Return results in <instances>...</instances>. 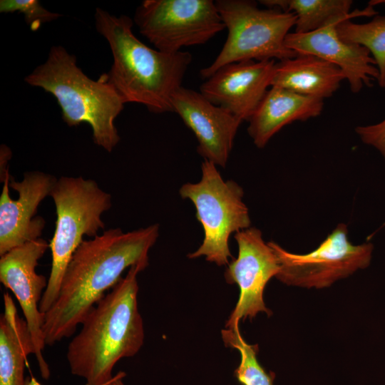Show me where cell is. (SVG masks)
Here are the masks:
<instances>
[{
    "label": "cell",
    "instance_id": "cell-9",
    "mask_svg": "<svg viewBox=\"0 0 385 385\" xmlns=\"http://www.w3.org/2000/svg\"><path fill=\"white\" fill-rule=\"evenodd\" d=\"M268 244L279 265L275 277L287 285L309 289L328 287L366 268L374 250L371 242L353 245L344 223L339 224L318 247L307 254L288 252L274 242Z\"/></svg>",
    "mask_w": 385,
    "mask_h": 385
},
{
    "label": "cell",
    "instance_id": "cell-12",
    "mask_svg": "<svg viewBox=\"0 0 385 385\" xmlns=\"http://www.w3.org/2000/svg\"><path fill=\"white\" fill-rule=\"evenodd\" d=\"M0 256L24 243L40 238L45 220L34 217L41 202L51 195L56 178L41 171H29L17 182L9 168L1 174Z\"/></svg>",
    "mask_w": 385,
    "mask_h": 385
},
{
    "label": "cell",
    "instance_id": "cell-6",
    "mask_svg": "<svg viewBox=\"0 0 385 385\" xmlns=\"http://www.w3.org/2000/svg\"><path fill=\"white\" fill-rule=\"evenodd\" d=\"M215 4L227 38L213 62L200 71L202 78H209L217 69L232 63L282 61L297 56L284 43L295 25L294 13L260 9L248 0H217Z\"/></svg>",
    "mask_w": 385,
    "mask_h": 385
},
{
    "label": "cell",
    "instance_id": "cell-8",
    "mask_svg": "<svg viewBox=\"0 0 385 385\" xmlns=\"http://www.w3.org/2000/svg\"><path fill=\"white\" fill-rule=\"evenodd\" d=\"M133 22L155 49L168 53L204 44L225 29L212 0H144Z\"/></svg>",
    "mask_w": 385,
    "mask_h": 385
},
{
    "label": "cell",
    "instance_id": "cell-5",
    "mask_svg": "<svg viewBox=\"0 0 385 385\" xmlns=\"http://www.w3.org/2000/svg\"><path fill=\"white\" fill-rule=\"evenodd\" d=\"M56 211V228L49 243L51 269L39 309L46 313L56 302L68 265L84 235L95 237L105 224L102 214L112 206L111 195L91 179L62 176L50 195Z\"/></svg>",
    "mask_w": 385,
    "mask_h": 385
},
{
    "label": "cell",
    "instance_id": "cell-2",
    "mask_svg": "<svg viewBox=\"0 0 385 385\" xmlns=\"http://www.w3.org/2000/svg\"><path fill=\"white\" fill-rule=\"evenodd\" d=\"M132 266L124 278L105 294L81 323L80 332L70 342L66 358L72 374L89 385L111 382L113 369L123 358L140 349L144 328L138 306V274Z\"/></svg>",
    "mask_w": 385,
    "mask_h": 385
},
{
    "label": "cell",
    "instance_id": "cell-19",
    "mask_svg": "<svg viewBox=\"0 0 385 385\" xmlns=\"http://www.w3.org/2000/svg\"><path fill=\"white\" fill-rule=\"evenodd\" d=\"M267 8L294 13L295 33L305 34L319 29L337 19L376 15L371 6L350 14L351 0H262Z\"/></svg>",
    "mask_w": 385,
    "mask_h": 385
},
{
    "label": "cell",
    "instance_id": "cell-7",
    "mask_svg": "<svg viewBox=\"0 0 385 385\" xmlns=\"http://www.w3.org/2000/svg\"><path fill=\"white\" fill-rule=\"evenodd\" d=\"M201 169L198 183H185L180 189V196L193 202L196 218L204 230L202 245L188 257L205 256L207 261L225 265L232 257L230 235L250 227L249 210L242 201L243 190L237 183L225 181L215 165L208 160H204Z\"/></svg>",
    "mask_w": 385,
    "mask_h": 385
},
{
    "label": "cell",
    "instance_id": "cell-17",
    "mask_svg": "<svg viewBox=\"0 0 385 385\" xmlns=\"http://www.w3.org/2000/svg\"><path fill=\"white\" fill-rule=\"evenodd\" d=\"M345 79L334 64L312 55H297L276 62L271 87L324 100L339 88Z\"/></svg>",
    "mask_w": 385,
    "mask_h": 385
},
{
    "label": "cell",
    "instance_id": "cell-25",
    "mask_svg": "<svg viewBox=\"0 0 385 385\" xmlns=\"http://www.w3.org/2000/svg\"><path fill=\"white\" fill-rule=\"evenodd\" d=\"M113 379H114V377H113ZM111 382H110L108 384H103V385H109ZM26 385H42V384H41L34 376H29L26 377ZM85 385H89V384H86Z\"/></svg>",
    "mask_w": 385,
    "mask_h": 385
},
{
    "label": "cell",
    "instance_id": "cell-1",
    "mask_svg": "<svg viewBox=\"0 0 385 385\" xmlns=\"http://www.w3.org/2000/svg\"><path fill=\"white\" fill-rule=\"evenodd\" d=\"M158 235L159 226L155 224L128 232L109 229L83 240L68 265L56 302L44 314L46 345L72 336L106 291L121 279L125 269L136 265L145 270Z\"/></svg>",
    "mask_w": 385,
    "mask_h": 385
},
{
    "label": "cell",
    "instance_id": "cell-14",
    "mask_svg": "<svg viewBox=\"0 0 385 385\" xmlns=\"http://www.w3.org/2000/svg\"><path fill=\"white\" fill-rule=\"evenodd\" d=\"M172 106L195 134L197 153L215 165L225 167L242 120L210 102L200 92L183 86L174 93Z\"/></svg>",
    "mask_w": 385,
    "mask_h": 385
},
{
    "label": "cell",
    "instance_id": "cell-20",
    "mask_svg": "<svg viewBox=\"0 0 385 385\" xmlns=\"http://www.w3.org/2000/svg\"><path fill=\"white\" fill-rule=\"evenodd\" d=\"M339 36L348 42L366 47L374 59L379 72L378 83L385 88V16L375 15L367 23L356 24L350 19L340 21L336 26Z\"/></svg>",
    "mask_w": 385,
    "mask_h": 385
},
{
    "label": "cell",
    "instance_id": "cell-21",
    "mask_svg": "<svg viewBox=\"0 0 385 385\" xmlns=\"http://www.w3.org/2000/svg\"><path fill=\"white\" fill-rule=\"evenodd\" d=\"M222 337L225 346L237 349L241 356L235 376L242 385H273L274 376L268 374L258 362L257 345L248 344L242 337L239 325L223 329Z\"/></svg>",
    "mask_w": 385,
    "mask_h": 385
},
{
    "label": "cell",
    "instance_id": "cell-13",
    "mask_svg": "<svg viewBox=\"0 0 385 385\" xmlns=\"http://www.w3.org/2000/svg\"><path fill=\"white\" fill-rule=\"evenodd\" d=\"M275 63L267 60L225 65L206 79L200 92L240 120H248L271 87Z\"/></svg>",
    "mask_w": 385,
    "mask_h": 385
},
{
    "label": "cell",
    "instance_id": "cell-24",
    "mask_svg": "<svg viewBox=\"0 0 385 385\" xmlns=\"http://www.w3.org/2000/svg\"><path fill=\"white\" fill-rule=\"evenodd\" d=\"M126 376L124 371H119L115 376L113 381L109 385H125L123 379Z\"/></svg>",
    "mask_w": 385,
    "mask_h": 385
},
{
    "label": "cell",
    "instance_id": "cell-18",
    "mask_svg": "<svg viewBox=\"0 0 385 385\" xmlns=\"http://www.w3.org/2000/svg\"><path fill=\"white\" fill-rule=\"evenodd\" d=\"M31 354L35 349L26 322L6 292L0 318V385H26L24 369Z\"/></svg>",
    "mask_w": 385,
    "mask_h": 385
},
{
    "label": "cell",
    "instance_id": "cell-3",
    "mask_svg": "<svg viewBox=\"0 0 385 385\" xmlns=\"http://www.w3.org/2000/svg\"><path fill=\"white\" fill-rule=\"evenodd\" d=\"M94 19L113 56L105 77L125 104L140 103L155 113L173 112L172 97L182 86L191 53H168L148 46L134 35L133 20L126 15L117 16L96 8Z\"/></svg>",
    "mask_w": 385,
    "mask_h": 385
},
{
    "label": "cell",
    "instance_id": "cell-4",
    "mask_svg": "<svg viewBox=\"0 0 385 385\" xmlns=\"http://www.w3.org/2000/svg\"><path fill=\"white\" fill-rule=\"evenodd\" d=\"M25 82L51 94L71 127L89 124L96 145L108 153L120 141L115 120L125 103L102 73L97 80L86 76L76 57L62 46H53L46 60L24 78Z\"/></svg>",
    "mask_w": 385,
    "mask_h": 385
},
{
    "label": "cell",
    "instance_id": "cell-16",
    "mask_svg": "<svg viewBox=\"0 0 385 385\" xmlns=\"http://www.w3.org/2000/svg\"><path fill=\"white\" fill-rule=\"evenodd\" d=\"M324 100L272 86L247 120V131L255 145L264 148L284 126L319 116Z\"/></svg>",
    "mask_w": 385,
    "mask_h": 385
},
{
    "label": "cell",
    "instance_id": "cell-23",
    "mask_svg": "<svg viewBox=\"0 0 385 385\" xmlns=\"http://www.w3.org/2000/svg\"><path fill=\"white\" fill-rule=\"evenodd\" d=\"M363 143L375 148L385 159V118L376 124L355 128Z\"/></svg>",
    "mask_w": 385,
    "mask_h": 385
},
{
    "label": "cell",
    "instance_id": "cell-22",
    "mask_svg": "<svg viewBox=\"0 0 385 385\" xmlns=\"http://www.w3.org/2000/svg\"><path fill=\"white\" fill-rule=\"evenodd\" d=\"M0 12L22 14L26 24L33 31H37L42 24L62 16L43 7L38 0H1Z\"/></svg>",
    "mask_w": 385,
    "mask_h": 385
},
{
    "label": "cell",
    "instance_id": "cell-15",
    "mask_svg": "<svg viewBox=\"0 0 385 385\" xmlns=\"http://www.w3.org/2000/svg\"><path fill=\"white\" fill-rule=\"evenodd\" d=\"M337 19L316 31L298 34L289 32L285 46L297 55H312L338 66L349 83L351 92L359 93L364 86L371 87L379 72L369 51L364 46L342 39L336 26Z\"/></svg>",
    "mask_w": 385,
    "mask_h": 385
},
{
    "label": "cell",
    "instance_id": "cell-10",
    "mask_svg": "<svg viewBox=\"0 0 385 385\" xmlns=\"http://www.w3.org/2000/svg\"><path fill=\"white\" fill-rule=\"evenodd\" d=\"M48 247L49 244L40 237L9 250L0 259V281L13 292L20 304L41 375L45 379L49 378L50 369L43 355L46 345L42 329L44 314L41 312L39 304L48 280L36 273V267Z\"/></svg>",
    "mask_w": 385,
    "mask_h": 385
},
{
    "label": "cell",
    "instance_id": "cell-11",
    "mask_svg": "<svg viewBox=\"0 0 385 385\" xmlns=\"http://www.w3.org/2000/svg\"><path fill=\"white\" fill-rule=\"evenodd\" d=\"M235 239L238 256L229 265L225 277L227 283L238 285L240 297L226 322L227 329L239 325L241 319H252L260 312L272 314L264 302L263 292L269 280L279 270L277 257L259 229L250 227L237 232Z\"/></svg>",
    "mask_w": 385,
    "mask_h": 385
}]
</instances>
